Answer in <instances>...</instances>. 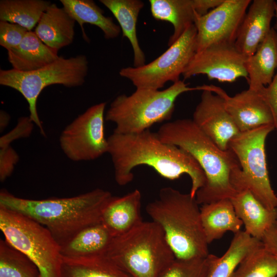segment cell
Instances as JSON below:
<instances>
[{"label":"cell","mask_w":277,"mask_h":277,"mask_svg":"<svg viewBox=\"0 0 277 277\" xmlns=\"http://www.w3.org/2000/svg\"><path fill=\"white\" fill-rule=\"evenodd\" d=\"M107 140L115 180L120 186L130 183L134 177L132 170L142 165L152 168L170 180L177 179L184 174L188 175L191 181L189 193L192 197L206 182L204 171L189 153L163 142L157 133L149 129L130 134L113 132Z\"/></svg>","instance_id":"cell-1"},{"label":"cell","mask_w":277,"mask_h":277,"mask_svg":"<svg viewBox=\"0 0 277 277\" xmlns=\"http://www.w3.org/2000/svg\"><path fill=\"white\" fill-rule=\"evenodd\" d=\"M113 195L96 188L78 195L42 200L0 192V206L26 216L45 227L60 246L82 229L101 222L103 211Z\"/></svg>","instance_id":"cell-2"},{"label":"cell","mask_w":277,"mask_h":277,"mask_svg":"<svg viewBox=\"0 0 277 277\" xmlns=\"http://www.w3.org/2000/svg\"><path fill=\"white\" fill-rule=\"evenodd\" d=\"M157 133L163 142L189 153L204 171L206 182L195 196L199 205L230 200L235 195L231 176L241 167L231 149L222 150L190 119L167 122Z\"/></svg>","instance_id":"cell-3"},{"label":"cell","mask_w":277,"mask_h":277,"mask_svg":"<svg viewBox=\"0 0 277 277\" xmlns=\"http://www.w3.org/2000/svg\"><path fill=\"white\" fill-rule=\"evenodd\" d=\"M199 205L190 193L166 187L146 207L152 221L163 230L176 259L204 258L209 254Z\"/></svg>","instance_id":"cell-4"},{"label":"cell","mask_w":277,"mask_h":277,"mask_svg":"<svg viewBox=\"0 0 277 277\" xmlns=\"http://www.w3.org/2000/svg\"><path fill=\"white\" fill-rule=\"evenodd\" d=\"M104 256L132 277H160L175 259L163 230L152 221L115 236Z\"/></svg>","instance_id":"cell-5"},{"label":"cell","mask_w":277,"mask_h":277,"mask_svg":"<svg viewBox=\"0 0 277 277\" xmlns=\"http://www.w3.org/2000/svg\"><path fill=\"white\" fill-rule=\"evenodd\" d=\"M201 90L202 86L190 87L181 80L163 90L136 89L130 95L117 96L107 111L105 120L115 125L113 132H141L155 123L169 120L174 110L175 102L180 95Z\"/></svg>","instance_id":"cell-6"},{"label":"cell","mask_w":277,"mask_h":277,"mask_svg":"<svg viewBox=\"0 0 277 277\" xmlns=\"http://www.w3.org/2000/svg\"><path fill=\"white\" fill-rule=\"evenodd\" d=\"M274 129V125L269 124L240 132L228 145L241 167L231 176L233 188L236 192L249 190L269 210L277 209V196L268 175L265 144L268 134Z\"/></svg>","instance_id":"cell-7"},{"label":"cell","mask_w":277,"mask_h":277,"mask_svg":"<svg viewBox=\"0 0 277 277\" xmlns=\"http://www.w3.org/2000/svg\"><path fill=\"white\" fill-rule=\"evenodd\" d=\"M88 71V61L85 55L69 58L59 56L53 63L32 71L1 69L0 84L16 90L24 96L29 105L30 118L45 135L36 108L39 94L52 85L69 88L81 86L85 82Z\"/></svg>","instance_id":"cell-8"},{"label":"cell","mask_w":277,"mask_h":277,"mask_svg":"<svg viewBox=\"0 0 277 277\" xmlns=\"http://www.w3.org/2000/svg\"><path fill=\"white\" fill-rule=\"evenodd\" d=\"M0 229L6 241L36 265L41 277H62L61 246L45 227L0 206Z\"/></svg>","instance_id":"cell-9"},{"label":"cell","mask_w":277,"mask_h":277,"mask_svg":"<svg viewBox=\"0 0 277 277\" xmlns=\"http://www.w3.org/2000/svg\"><path fill=\"white\" fill-rule=\"evenodd\" d=\"M196 36L193 24L157 58L140 67L122 68L119 74L130 81L136 89L160 90L168 82H177L196 52Z\"/></svg>","instance_id":"cell-10"},{"label":"cell","mask_w":277,"mask_h":277,"mask_svg":"<svg viewBox=\"0 0 277 277\" xmlns=\"http://www.w3.org/2000/svg\"><path fill=\"white\" fill-rule=\"evenodd\" d=\"M105 102L88 108L62 132L59 142L65 155L74 162L98 159L108 153L104 132Z\"/></svg>","instance_id":"cell-11"},{"label":"cell","mask_w":277,"mask_h":277,"mask_svg":"<svg viewBox=\"0 0 277 277\" xmlns=\"http://www.w3.org/2000/svg\"><path fill=\"white\" fill-rule=\"evenodd\" d=\"M250 0H224L207 13L197 16L196 52L214 44H234Z\"/></svg>","instance_id":"cell-12"},{"label":"cell","mask_w":277,"mask_h":277,"mask_svg":"<svg viewBox=\"0 0 277 277\" xmlns=\"http://www.w3.org/2000/svg\"><path fill=\"white\" fill-rule=\"evenodd\" d=\"M247 57L236 49L234 44L212 45L195 53L182 75L185 80L205 74L209 80L220 82L231 83L241 77L247 80Z\"/></svg>","instance_id":"cell-13"},{"label":"cell","mask_w":277,"mask_h":277,"mask_svg":"<svg viewBox=\"0 0 277 277\" xmlns=\"http://www.w3.org/2000/svg\"><path fill=\"white\" fill-rule=\"evenodd\" d=\"M201 101L193 114V121L222 150L241 132L225 109L223 99L202 86Z\"/></svg>","instance_id":"cell-14"},{"label":"cell","mask_w":277,"mask_h":277,"mask_svg":"<svg viewBox=\"0 0 277 277\" xmlns=\"http://www.w3.org/2000/svg\"><path fill=\"white\" fill-rule=\"evenodd\" d=\"M206 87L223 99L225 109L241 132L273 125L270 108L263 93L264 87L259 90L248 88L230 96L219 87L207 85Z\"/></svg>","instance_id":"cell-15"},{"label":"cell","mask_w":277,"mask_h":277,"mask_svg":"<svg viewBox=\"0 0 277 277\" xmlns=\"http://www.w3.org/2000/svg\"><path fill=\"white\" fill-rule=\"evenodd\" d=\"M276 3L273 0H254L246 12L234 43L236 49L247 57L252 55L272 27Z\"/></svg>","instance_id":"cell-16"},{"label":"cell","mask_w":277,"mask_h":277,"mask_svg":"<svg viewBox=\"0 0 277 277\" xmlns=\"http://www.w3.org/2000/svg\"><path fill=\"white\" fill-rule=\"evenodd\" d=\"M141 193L138 189L122 196H112L104 208L101 222L113 236L124 234L142 223Z\"/></svg>","instance_id":"cell-17"},{"label":"cell","mask_w":277,"mask_h":277,"mask_svg":"<svg viewBox=\"0 0 277 277\" xmlns=\"http://www.w3.org/2000/svg\"><path fill=\"white\" fill-rule=\"evenodd\" d=\"M230 200L238 217L244 225V231L262 241L265 233L275 224L277 209L267 208L248 190L237 191Z\"/></svg>","instance_id":"cell-18"},{"label":"cell","mask_w":277,"mask_h":277,"mask_svg":"<svg viewBox=\"0 0 277 277\" xmlns=\"http://www.w3.org/2000/svg\"><path fill=\"white\" fill-rule=\"evenodd\" d=\"M75 23L63 7L51 3L43 14L34 32L45 45L58 51L72 43Z\"/></svg>","instance_id":"cell-19"},{"label":"cell","mask_w":277,"mask_h":277,"mask_svg":"<svg viewBox=\"0 0 277 277\" xmlns=\"http://www.w3.org/2000/svg\"><path fill=\"white\" fill-rule=\"evenodd\" d=\"M246 69L249 89L261 90L271 83L277 70V32L274 28L247 57Z\"/></svg>","instance_id":"cell-20"},{"label":"cell","mask_w":277,"mask_h":277,"mask_svg":"<svg viewBox=\"0 0 277 277\" xmlns=\"http://www.w3.org/2000/svg\"><path fill=\"white\" fill-rule=\"evenodd\" d=\"M114 236L102 223L88 226L61 246L63 257L70 258L104 256Z\"/></svg>","instance_id":"cell-21"},{"label":"cell","mask_w":277,"mask_h":277,"mask_svg":"<svg viewBox=\"0 0 277 277\" xmlns=\"http://www.w3.org/2000/svg\"><path fill=\"white\" fill-rule=\"evenodd\" d=\"M57 51L45 45L34 31H28L21 44L8 51V59L12 69L29 72L40 69L55 61Z\"/></svg>","instance_id":"cell-22"},{"label":"cell","mask_w":277,"mask_h":277,"mask_svg":"<svg viewBox=\"0 0 277 277\" xmlns=\"http://www.w3.org/2000/svg\"><path fill=\"white\" fill-rule=\"evenodd\" d=\"M200 212L203 228L208 244L221 238L227 231L236 233L241 231L243 225L238 217L230 199L202 205Z\"/></svg>","instance_id":"cell-23"},{"label":"cell","mask_w":277,"mask_h":277,"mask_svg":"<svg viewBox=\"0 0 277 277\" xmlns=\"http://www.w3.org/2000/svg\"><path fill=\"white\" fill-rule=\"evenodd\" d=\"M149 3L151 14L155 19L168 22L173 27L169 46L177 41L200 16L197 0H150Z\"/></svg>","instance_id":"cell-24"},{"label":"cell","mask_w":277,"mask_h":277,"mask_svg":"<svg viewBox=\"0 0 277 277\" xmlns=\"http://www.w3.org/2000/svg\"><path fill=\"white\" fill-rule=\"evenodd\" d=\"M113 14L119 23L123 36L131 45L135 67L145 64V56L141 49L136 33V23L144 3L140 0H100Z\"/></svg>","instance_id":"cell-25"},{"label":"cell","mask_w":277,"mask_h":277,"mask_svg":"<svg viewBox=\"0 0 277 277\" xmlns=\"http://www.w3.org/2000/svg\"><path fill=\"white\" fill-rule=\"evenodd\" d=\"M63 8L80 26L84 39L88 42L83 27L89 24L98 27L103 32L105 39L117 37L121 28L115 24L111 17L106 16L104 11L91 0H60Z\"/></svg>","instance_id":"cell-26"},{"label":"cell","mask_w":277,"mask_h":277,"mask_svg":"<svg viewBox=\"0 0 277 277\" xmlns=\"http://www.w3.org/2000/svg\"><path fill=\"white\" fill-rule=\"evenodd\" d=\"M263 244L245 231L234 234L228 249L221 257L217 256L206 277H231L242 261Z\"/></svg>","instance_id":"cell-27"},{"label":"cell","mask_w":277,"mask_h":277,"mask_svg":"<svg viewBox=\"0 0 277 277\" xmlns=\"http://www.w3.org/2000/svg\"><path fill=\"white\" fill-rule=\"evenodd\" d=\"M62 277H132L105 256L63 257Z\"/></svg>","instance_id":"cell-28"},{"label":"cell","mask_w":277,"mask_h":277,"mask_svg":"<svg viewBox=\"0 0 277 277\" xmlns=\"http://www.w3.org/2000/svg\"><path fill=\"white\" fill-rule=\"evenodd\" d=\"M51 4L44 0H1L0 21L17 24L30 31Z\"/></svg>","instance_id":"cell-29"},{"label":"cell","mask_w":277,"mask_h":277,"mask_svg":"<svg viewBox=\"0 0 277 277\" xmlns=\"http://www.w3.org/2000/svg\"><path fill=\"white\" fill-rule=\"evenodd\" d=\"M0 277H41L36 265L5 240H0Z\"/></svg>","instance_id":"cell-30"},{"label":"cell","mask_w":277,"mask_h":277,"mask_svg":"<svg viewBox=\"0 0 277 277\" xmlns=\"http://www.w3.org/2000/svg\"><path fill=\"white\" fill-rule=\"evenodd\" d=\"M276 275L277 256L263 244L242 261L231 277H275Z\"/></svg>","instance_id":"cell-31"},{"label":"cell","mask_w":277,"mask_h":277,"mask_svg":"<svg viewBox=\"0 0 277 277\" xmlns=\"http://www.w3.org/2000/svg\"><path fill=\"white\" fill-rule=\"evenodd\" d=\"M217 256L209 254L204 258L175 260L160 277H206Z\"/></svg>","instance_id":"cell-32"},{"label":"cell","mask_w":277,"mask_h":277,"mask_svg":"<svg viewBox=\"0 0 277 277\" xmlns=\"http://www.w3.org/2000/svg\"><path fill=\"white\" fill-rule=\"evenodd\" d=\"M28 31L26 28L8 22H0V45L7 50L17 47Z\"/></svg>","instance_id":"cell-33"},{"label":"cell","mask_w":277,"mask_h":277,"mask_svg":"<svg viewBox=\"0 0 277 277\" xmlns=\"http://www.w3.org/2000/svg\"><path fill=\"white\" fill-rule=\"evenodd\" d=\"M0 180L4 182L13 172L19 156L10 144H0Z\"/></svg>","instance_id":"cell-34"},{"label":"cell","mask_w":277,"mask_h":277,"mask_svg":"<svg viewBox=\"0 0 277 277\" xmlns=\"http://www.w3.org/2000/svg\"><path fill=\"white\" fill-rule=\"evenodd\" d=\"M263 93L270 108L277 131V70L271 83L263 89Z\"/></svg>","instance_id":"cell-35"},{"label":"cell","mask_w":277,"mask_h":277,"mask_svg":"<svg viewBox=\"0 0 277 277\" xmlns=\"http://www.w3.org/2000/svg\"><path fill=\"white\" fill-rule=\"evenodd\" d=\"M262 241L265 247L277 256V230L275 225L265 233Z\"/></svg>","instance_id":"cell-36"},{"label":"cell","mask_w":277,"mask_h":277,"mask_svg":"<svg viewBox=\"0 0 277 277\" xmlns=\"http://www.w3.org/2000/svg\"><path fill=\"white\" fill-rule=\"evenodd\" d=\"M1 117V130H3L4 128L7 126L9 120L10 116L9 114L4 110L1 111L0 113Z\"/></svg>","instance_id":"cell-37"},{"label":"cell","mask_w":277,"mask_h":277,"mask_svg":"<svg viewBox=\"0 0 277 277\" xmlns=\"http://www.w3.org/2000/svg\"><path fill=\"white\" fill-rule=\"evenodd\" d=\"M275 17L276 18V24H275V29L277 32V5L276 6V9H275Z\"/></svg>","instance_id":"cell-38"},{"label":"cell","mask_w":277,"mask_h":277,"mask_svg":"<svg viewBox=\"0 0 277 277\" xmlns=\"http://www.w3.org/2000/svg\"><path fill=\"white\" fill-rule=\"evenodd\" d=\"M275 227H276V230H277V217H276V222H275Z\"/></svg>","instance_id":"cell-39"}]
</instances>
